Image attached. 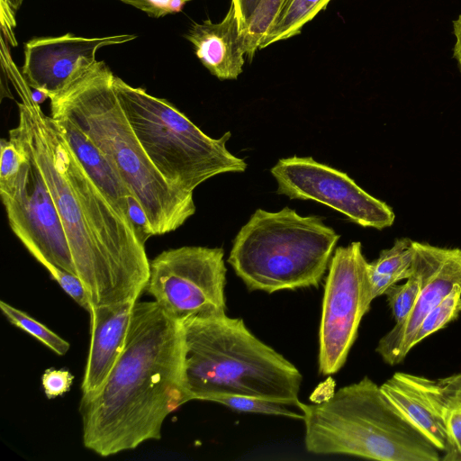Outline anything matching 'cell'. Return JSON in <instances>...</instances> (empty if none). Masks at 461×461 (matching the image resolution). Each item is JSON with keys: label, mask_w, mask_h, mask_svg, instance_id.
Segmentation results:
<instances>
[{"label": "cell", "mask_w": 461, "mask_h": 461, "mask_svg": "<svg viewBox=\"0 0 461 461\" xmlns=\"http://www.w3.org/2000/svg\"><path fill=\"white\" fill-rule=\"evenodd\" d=\"M141 10L151 17H162L182 11L191 0H119Z\"/></svg>", "instance_id": "4316f807"}, {"label": "cell", "mask_w": 461, "mask_h": 461, "mask_svg": "<svg viewBox=\"0 0 461 461\" xmlns=\"http://www.w3.org/2000/svg\"><path fill=\"white\" fill-rule=\"evenodd\" d=\"M270 172L279 194L321 203L363 227L383 230L394 221L387 203L369 194L346 173L311 157L281 158Z\"/></svg>", "instance_id": "8fae6325"}, {"label": "cell", "mask_w": 461, "mask_h": 461, "mask_svg": "<svg viewBox=\"0 0 461 461\" xmlns=\"http://www.w3.org/2000/svg\"><path fill=\"white\" fill-rule=\"evenodd\" d=\"M0 309L13 325L34 337L54 353L64 356L68 351L70 344L67 340L26 312L4 301H0Z\"/></svg>", "instance_id": "7402d4cb"}, {"label": "cell", "mask_w": 461, "mask_h": 461, "mask_svg": "<svg viewBox=\"0 0 461 461\" xmlns=\"http://www.w3.org/2000/svg\"><path fill=\"white\" fill-rule=\"evenodd\" d=\"M51 118L89 176L113 205L127 215L128 198L134 194L115 166L68 118Z\"/></svg>", "instance_id": "e0dca14e"}, {"label": "cell", "mask_w": 461, "mask_h": 461, "mask_svg": "<svg viewBox=\"0 0 461 461\" xmlns=\"http://www.w3.org/2000/svg\"><path fill=\"white\" fill-rule=\"evenodd\" d=\"M212 402L225 405L237 411L285 416L303 420L304 417L301 410L292 409L294 406L256 397L222 395L216 397Z\"/></svg>", "instance_id": "d4e9b609"}, {"label": "cell", "mask_w": 461, "mask_h": 461, "mask_svg": "<svg viewBox=\"0 0 461 461\" xmlns=\"http://www.w3.org/2000/svg\"><path fill=\"white\" fill-rule=\"evenodd\" d=\"M23 158L16 176L0 181V194L11 230L45 268L56 266L76 274L56 204L30 151L13 135Z\"/></svg>", "instance_id": "9c48e42d"}, {"label": "cell", "mask_w": 461, "mask_h": 461, "mask_svg": "<svg viewBox=\"0 0 461 461\" xmlns=\"http://www.w3.org/2000/svg\"><path fill=\"white\" fill-rule=\"evenodd\" d=\"M362 246L339 247L330 262L319 330V372L337 373L345 364L360 321L369 311L370 295Z\"/></svg>", "instance_id": "30bf717a"}, {"label": "cell", "mask_w": 461, "mask_h": 461, "mask_svg": "<svg viewBox=\"0 0 461 461\" xmlns=\"http://www.w3.org/2000/svg\"><path fill=\"white\" fill-rule=\"evenodd\" d=\"M32 96L33 100L41 105V103H43L49 96L42 91L33 89L32 90Z\"/></svg>", "instance_id": "836d02e7"}, {"label": "cell", "mask_w": 461, "mask_h": 461, "mask_svg": "<svg viewBox=\"0 0 461 461\" xmlns=\"http://www.w3.org/2000/svg\"><path fill=\"white\" fill-rule=\"evenodd\" d=\"M136 302L92 306L90 348L81 384L82 395L96 392L105 382L123 347Z\"/></svg>", "instance_id": "9a60e30c"}, {"label": "cell", "mask_w": 461, "mask_h": 461, "mask_svg": "<svg viewBox=\"0 0 461 461\" xmlns=\"http://www.w3.org/2000/svg\"><path fill=\"white\" fill-rule=\"evenodd\" d=\"M339 239L319 216L258 209L234 238L228 263L250 291L318 287Z\"/></svg>", "instance_id": "8992f818"}, {"label": "cell", "mask_w": 461, "mask_h": 461, "mask_svg": "<svg viewBox=\"0 0 461 461\" xmlns=\"http://www.w3.org/2000/svg\"><path fill=\"white\" fill-rule=\"evenodd\" d=\"M185 402L182 324L157 302L137 301L108 377L81 397L84 446L107 457L160 439L166 418Z\"/></svg>", "instance_id": "7a4b0ae2"}, {"label": "cell", "mask_w": 461, "mask_h": 461, "mask_svg": "<svg viewBox=\"0 0 461 461\" xmlns=\"http://www.w3.org/2000/svg\"><path fill=\"white\" fill-rule=\"evenodd\" d=\"M113 88L148 158L172 185L194 193L207 179L243 172L247 163L230 153V132L213 139L163 98L153 96L114 76Z\"/></svg>", "instance_id": "52a82bcc"}, {"label": "cell", "mask_w": 461, "mask_h": 461, "mask_svg": "<svg viewBox=\"0 0 461 461\" xmlns=\"http://www.w3.org/2000/svg\"><path fill=\"white\" fill-rule=\"evenodd\" d=\"M127 216L143 243H145L149 238L154 236L153 229L149 218L135 195H131L128 198Z\"/></svg>", "instance_id": "f546056e"}, {"label": "cell", "mask_w": 461, "mask_h": 461, "mask_svg": "<svg viewBox=\"0 0 461 461\" xmlns=\"http://www.w3.org/2000/svg\"><path fill=\"white\" fill-rule=\"evenodd\" d=\"M46 269L66 294L89 313L92 308L91 301L79 276L56 266H50Z\"/></svg>", "instance_id": "484cf974"}, {"label": "cell", "mask_w": 461, "mask_h": 461, "mask_svg": "<svg viewBox=\"0 0 461 461\" xmlns=\"http://www.w3.org/2000/svg\"><path fill=\"white\" fill-rule=\"evenodd\" d=\"M223 257L221 248L185 246L164 250L149 261L146 290L180 322L224 314L227 269Z\"/></svg>", "instance_id": "ba28073f"}, {"label": "cell", "mask_w": 461, "mask_h": 461, "mask_svg": "<svg viewBox=\"0 0 461 461\" xmlns=\"http://www.w3.org/2000/svg\"><path fill=\"white\" fill-rule=\"evenodd\" d=\"M23 0H1V22L2 31L5 33L7 40L16 45L14 36L15 27V14L21 6Z\"/></svg>", "instance_id": "4dcf8cb0"}, {"label": "cell", "mask_w": 461, "mask_h": 461, "mask_svg": "<svg viewBox=\"0 0 461 461\" xmlns=\"http://www.w3.org/2000/svg\"><path fill=\"white\" fill-rule=\"evenodd\" d=\"M380 387L395 408L443 452L447 432L444 396L438 379L396 372Z\"/></svg>", "instance_id": "5bb4252c"}, {"label": "cell", "mask_w": 461, "mask_h": 461, "mask_svg": "<svg viewBox=\"0 0 461 461\" xmlns=\"http://www.w3.org/2000/svg\"><path fill=\"white\" fill-rule=\"evenodd\" d=\"M260 2L261 0H231V4L234 5L236 12L240 30L243 37L249 22Z\"/></svg>", "instance_id": "1f68e13d"}, {"label": "cell", "mask_w": 461, "mask_h": 461, "mask_svg": "<svg viewBox=\"0 0 461 461\" xmlns=\"http://www.w3.org/2000/svg\"><path fill=\"white\" fill-rule=\"evenodd\" d=\"M73 375L66 369H47L41 375V384L49 399L67 393L73 383Z\"/></svg>", "instance_id": "83f0119b"}, {"label": "cell", "mask_w": 461, "mask_h": 461, "mask_svg": "<svg viewBox=\"0 0 461 461\" xmlns=\"http://www.w3.org/2000/svg\"><path fill=\"white\" fill-rule=\"evenodd\" d=\"M285 0H261L244 33L246 58L252 60L274 24Z\"/></svg>", "instance_id": "cb8c5ba5"}, {"label": "cell", "mask_w": 461, "mask_h": 461, "mask_svg": "<svg viewBox=\"0 0 461 461\" xmlns=\"http://www.w3.org/2000/svg\"><path fill=\"white\" fill-rule=\"evenodd\" d=\"M460 313L461 285H456L452 291L422 320L414 335L412 348L429 335L446 327Z\"/></svg>", "instance_id": "603a6c76"}, {"label": "cell", "mask_w": 461, "mask_h": 461, "mask_svg": "<svg viewBox=\"0 0 461 461\" xmlns=\"http://www.w3.org/2000/svg\"><path fill=\"white\" fill-rule=\"evenodd\" d=\"M414 256V241L401 238L395 240L392 248L382 250L375 260L367 262L366 273L372 300L411 275Z\"/></svg>", "instance_id": "ac0fdd59"}, {"label": "cell", "mask_w": 461, "mask_h": 461, "mask_svg": "<svg viewBox=\"0 0 461 461\" xmlns=\"http://www.w3.org/2000/svg\"><path fill=\"white\" fill-rule=\"evenodd\" d=\"M185 37L201 63L220 80L236 79L242 73L245 40L231 3L221 22L207 19L202 23H194Z\"/></svg>", "instance_id": "2e32d148"}, {"label": "cell", "mask_w": 461, "mask_h": 461, "mask_svg": "<svg viewBox=\"0 0 461 461\" xmlns=\"http://www.w3.org/2000/svg\"><path fill=\"white\" fill-rule=\"evenodd\" d=\"M429 246L428 243L414 241L415 256L411 275L403 284H394L384 294L395 324L402 322L416 303L425 278Z\"/></svg>", "instance_id": "d6986e66"}, {"label": "cell", "mask_w": 461, "mask_h": 461, "mask_svg": "<svg viewBox=\"0 0 461 461\" xmlns=\"http://www.w3.org/2000/svg\"><path fill=\"white\" fill-rule=\"evenodd\" d=\"M134 34L86 38L67 33L33 38L24 46L22 73L29 86L49 98L61 93L98 62L96 51L136 39Z\"/></svg>", "instance_id": "7c38bea8"}, {"label": "cell", "mask_w": 461, "mask_h": 461, "mask_svg": "<svg viewBox=\"0 0 461 461\" xmlns=\"http://www.w3.org/2000/svg\"><path fill=\"white\" fill-rule=\"evenodd\" d=\"M104 61L50 97L51 115L72 121L110 159L143 207L154 235L181 227L195 212L193 193L170 183L148 158L113 88Z\"/></svg>", "instance_id": "3957f363"}, {"label": "cell", "mask_w": 461, "mask_h": 461, "mask_svg": "<svg viewBox=\"0 0 461 461\" xmlns=\"http://www.w3.org/2000/svg\"><path fill=\"white\" fill-rule=\"evenodd\" d=\"M456 285H461V249L430 245L424 282L413 309L380 339L375 348L385 363L394 366L404 360L422 320Z\"/></svg>", "instance_id": "4fadbf2b"}, {"label": "cell", "mask_w": 461, "mask_h": 461, "mask_svg": "<svg viewBox=\"0 0 461 461\" xmlns=\"http://www.w3.org/2000/svg\"><path fill=\"white\" fill-rule=\"evenodd\" d=\"M10 79L21 99L9 131L32 154L56 204L77 275L92 306L137 302L146 290L149 260L128 216L86 173L51 116L19 71Z\"/></svg>", "instance_id": "6da1fadb"}, {"label": "cell", "mask_w": 461, "mask_h": 461, "mask_svg": "<svg viewBox=\"0 0 461 461\" xmlns=\"http://www.w3.org/2000/svg\"><path fill=\"white\" fill-rule=\"evenodd\" d=\"M181 324L183 387L187 402L240 395L300 409V371L258 339L242 319L224 313L189 318Z\"/></svg>", "instance_id": "277c9868"}, {"label": "cell", "mask_w": 461, "mask_h": 461, "mask_svg": "<svg viewBox=\"0 0 461 461\" xmlns=\"http://www.w3.org/2000/svg\"><path fill=\"white\" fill-rule=\"evenodd\" d=\"M331 0H285L259 50L299 33Z\"/></svg>", "instance_id": "ffe728a7"}, {"label": "cell", "mask_w": 461, "mask_h": 461, "mask_svg": "<svg viewBox=\"0 0 461 461\" xmlns=\"http://www.w3.org/2000/svg\"><path fill=\"white\" fill-rule=\"evenodd\" d=\"M453 28L454 35L456 38L453 49V56L457 61L458 68L461 71V15H459L458 18L453 22Z\"/></svg>", "instance_id": "d6a6232c"}, {"label": "cell", "mask_w": 461, "mask_h": 461, "mask_svg": "<svg viewBox=\"0 0 461 461\" xmlns=\"http://www.w3.org/2000/svg\"><path fill=\"white\" fill-rule=\"evenodd\" d=\"M23 158V152L12 140H1L0 181L10 180L16 176Z\"/></svg>", "instance_id": "f1b7e54d"}, {"label": "cell", "mask_w": 461, "mask_h": 461, "mask_svg": "<svg viewBox=\"0 0 461 461\" xmlns=\"http://www.w3.org/2000/svg\"><path fill=\"white\" fill-rule=\"evenodd\" d=\"M444 422L447 444L443 461H461V373L446 377Z\"/></svg>", "instance_id": "44dd1931"}, {"label": "cell", "mask_w": 461, "mask_h": 461, "mask_svg": "<svg viewBox=\"0 0 461 461\" xmlns=\"http://www.w3.org/2000/svg\"><path fill=\"white\" fill-rule=\"evenodd\" d=\"M305 448L379 461H438L442 452L416 429L369 377L327 400L301 402Z\"/></svg>", "instance_id": "5b68a950"}]
</instances>
